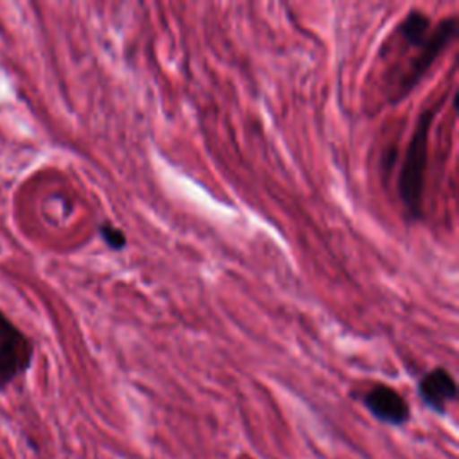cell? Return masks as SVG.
Here are the masks:
<instances>
[{"mask_svg":"<svg viewBox=\"0 0 459 459\" xmlns=\"http://www.w3.org/2000/svg\"><path fill=\"white\" fill-rule=\"evenodd\" d=\"M434 118V109H427L421 113L411 143L405 152V160L400 170V195L411 215H420L421 212V192H423V176L427 167V152H429V131Z\"/></svg>","mask_w":459,"mask_h":459,"instance_id":"6da1fadb","label":"cell"},{"mask_svg":"<svg viewBox=\"0 0 459 459\" xmlns=\"http://www.w3.org/2000/svg\"><path fill=\"white\" fill-rule=\"evenodd\" d=\"M32 341L0 310V391L7 389L32 364Z\"/></svg>","mask_w":459,"mask_h":459,"instance_id":"7a4b0ae2","label":"cell"},{"mask_svg":"<svg viewBox=\"0 0 459 459\" xmlns=\"http://www.w3.org/2000/svg\"><path fill=\"white\" fill-rule=\"evenodd\" d=\"M455 34V18L441 22L429 36V39L421 45V54L414 59L411 68L407 70L405 77L400 81V95H405L427 72V68L432 65L436 56L441 52V48L454 38Z\"/></svg>","mask_w":459,"mask_h":459,"instance_id":"3957f363","label":"cell"},{"mask_svg":"<svg viewBox=\"0 0 459 459\" xmlns=\"http://www.w3.org/2000/svg\"><path fill=\"white\" fill-rule=\"evenodd\" d=\"M366 409L382 423L403 425L409 420V403L407 400L389 385L378 384L364 394Z\"/></svg>","mask_w":459,"mask_h":459,"instance_id":"277c9868","label":"cell"},{"mask_svg":"<svg viewBox=\"0 0 459 459\" xmlns=\"http://www.w3.org/2000/svg\"><path fill=\"white\" fill-rule=\"evenodd\" d=\"M418 393L427 407L443 414L446 411V405L455 400L457 387L452 375L446 369L436 368L420 380Z\"/></svg>","mask_w":459,"mask_h":459,"instance_id":"5b68a950","label":"cell"},{"mask_svg":"<svg viewBox=\"0 0 459 459\" xmlns=\"http://www.w3.org/2000/svg\"><path fill=\"white\" fill-rule=\"evenodd\" d=\"M429 27H430L429 18L420 11H412L402 23L400 32L407 41L421 47L429 39Z\"/></svg>","mask_w":459,"mask_h":459,"instance_id":"8992f818","label":"cell"},{"mask_svg":"<svg viewBox=\"0 0 459 459\" xmlns=\"http://www.w3.org/2000/svg\"><path fill=\"white\" fill-rule=\"evenodd\" d=\"M99 233H100V237L104 238V242H106L109 247H113V249H122L124 244H126L124 233H122L120 230L109 226V224L99 226Z\"/></svg>","mask_w":459,"mask_h":459,"instance_id":"52a82bcc","label":"cell"},{"mask_svg":"<svg viewBox=\"0 0 459 459\" xmlns=\"http://www.w3.org/2000/svg\"><path fill=\"white\" fill-rule=\"evenodd\" d=\"M238 459H251V457H247V455H242V457H238Z\"/></svg>","mask_w":459,"mask_h":459,"instance_id":"ba28073f","label":"cell"}]
</instances>
